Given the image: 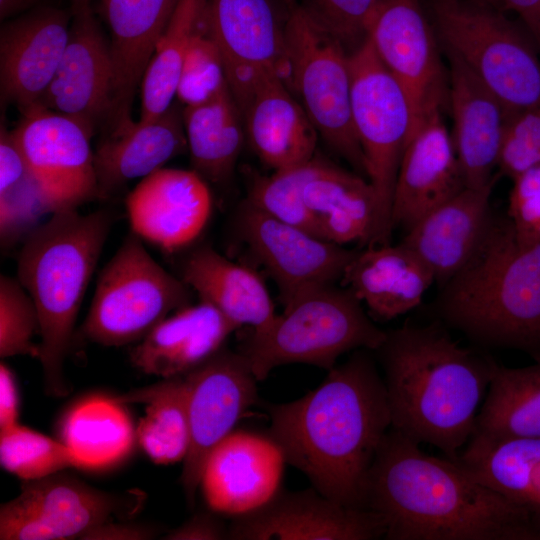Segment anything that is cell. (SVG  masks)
Returning <instances> with one entry per match:
<instances>
[{
    "label": "cell",
    "mask_w": 540,
    "mask_h": 540,
    "mask_svg": "<svg viewBox=\"0 0 540 540\" xmlns=\"http://www.w3.org/2000/svg\"><path fill=\"white\" fill-rule=\"evenodd\" d=\"M116 399L90 397L67 412L60 426L61 441L83 461L85 468L113 464L131 449V421Z\"/></svg>",
    "instance_id": "36"
},
{
    "label": "cell",
    "mask_w": 540,
    "mask_h": 540,
    "mask_svg": "<svg viewBox=\"0 0 540 540\" xmlns=\"http://www.w3.org/2000/svg\"><path fill=\"white\" fill-rule=\"evenodd\" d=\"M0 463L23 481L41 479L83 461L63 441L18 424L0 432Z\"/></svg>",
    "instance_id": "38"
},
{
    "label": "cell",
    "mask_w": 540,
    "mask_h": 540,
    "mask_svg": "<svg viewBox=\"0 0 540 540\" xmlns=\"http://www.w3.org/2000/svg\"><path fill=\"white\" fill-rule=\"evenodd\" d=\"M305 16L353 52L367 39L379 0H296Z\"/></svg>",
    "instance_id": "43"
},
{
    "label": "cell",
    "mask_w": 540,
    "mask_h": 540,
    "mask_svg": "<svg viewBox=\"0 0 540 540\" xmlns=\"http://www.w3.org/2000/svg\"><path fill=\"white\" fill-rule=\"evenodd\" d=\"M115 213L101 209L54 212L24 239L17 278L31 296L39 317V357L47 395L69 393L63 374L75 322Z\"/></svg>",
    "instance_id": "5"
},
{
    "label": "cell",
    "mask_w": 540,
    "mask_h": 540,
    "mask_svg": "<svg viewBox=\"0 0 540 540\" xmlns=\"http://www.w3.org/2000/svg\"><path fill=\"white\" fill-rule=\"evenodd\" d=\"M177 103L154 120L131 121L113 130L94 151L100 199L124 184L144 178L188 150L183 115Z\"/></svg>",
    "instance_id": "30"
},
{
    "label": "cell",
    "mask_w": 540,
    "mask_h": 540,
    "mask_svg": "<svg viewBox=\"0 0 540 540\" xmlns=\"http://www.w3.org/2000/svg\"><path fill=\"white\" fill-rule=\"evenodd\" d=\"M434 281L428 265L402 242L358 250L341 279L373 316L385 321L417 307Z\"/></svg>",
    "instance_id": "29"
},
{
    "label": "cell",
    "mask_w": 540,
    "mask_h": 540,
    "mask_svg": "<svg viewBox=\"0 0 540 540\" xmlns=\"http://www.w3.org/2000/svg\"><path fill=\"white\" fill-rule=\"evenodd\" d=\"M230 90L223 57L212 34L209 9L193 34L182 67L176 98L184 107L208 102Z\"/></svg>",
    "instance_id": "39"
},
{
    "label": "cell",
    "mask_w": 540,
    "mask_h": 540,
    "mask_svg": "<svg viewBox=\"0 0 540 540\" xmlns=\"http://www.w3.org/2000/svg\"><path fill=\"white\" fill-rule=\"evenodd\" d=\"M440 321L475 344L540 361V243L521 249L507 218H495L471 261L441 287Z\"/></svg>",
    "instance_id": "4"
},
{
    "label": "cell",
    "mask_w": 540,
    "mask_h": 540,
    "mask_svg": "<svg viewBox=\"0 0 540 540\" xmlns=\"http://www.w3.org/2000/svg\"><path fill=\"white\" fill-rule=\"evenodd\" d=\"M285 463L268 435L233 430L209 453L199 488L212 512L240 516L276 495Z\"/></svg>",
    "instance_id": "19"
},
{
    "label": "cell",
    "mask_w": 540,
    "mask_h": 540,
    "mask_svg": "<svg viewBox=\"0 0 540 540\" xmlns=\"http://www.w3.org/2000/svg\"><path fill=\"white\" fill-rule=\"evenodd\" d=\"M166 540H220L228 539V528L213 513L195 514L179 527L167 533Z\"/></svg>",
    "instance_id": "46"
},
{
    "label": "cell",
    "mask_w": 540,
    "mask_h": 540,
    "mask_svg": "<svg viewBox=\"0 0 540 540\" xmlns=\"http://www.w3.org/2000/svg\"><path fill=\"white\" fill-rule=\"evenodd\" d=\"M237 230L276 283L283 306L305 291L341 281L358 251L319 238L246 201L237 215Z\"/></svg>",
    "instance_id": "14"
},
{
    "label": "cell",
    "mask_w": 540,
    "mask_h": 540,
    "mask_svg": "<svg viewBox=\"0 0 540 540\" xmlns=\"http://www.w3.org/2000/svg\"><path fill=\"white\" fill-rule=\"evenodd\" d=\"M191 301L192 289L157 263L131 231L99 273L79 334L107 347L138 343Z\"/></svg>",
    "instance_id": "8"
},
{
    "label": "cell",
    "mask_w": 540,
    "mask_h": 540,
    "mask_svg": "<svg viewBox=\"0 0 540 540\" xmlns=\"http://www.w3.org/2000/svg\"><path fill=\"white\" fill-rule=\"evenodd\" d=\"M365 507L386 540H540V521L456 461L390 427L368 473Z\"/></svg>",
    "instance_id": "2"
},
{
    "label": "cell",
    "mask_w": 540,
    "mask_h": 540,
    "mask_svg": "<svg viewBox=\"0 0 540 540\" xmlns=\"http://www.w3.org/2000/svg\"><path fill=\"white\" fill-rule=\"evenodd\" d=\"M386 335L348 288L333 284L292 299L268 326L251 331L240 352L259 382L287 364H309L329 371L347 352L376 351Z\"/></svg>",
    "instance_id": "6"
},
{
    "label": "cell",
    "mask_w": 540,
    "mask_h": 540,
    "mask_svg": "<svg viewBox=\"0 0 540 540\" xmlns=\"http://www.w3.org/2000/svg\"><path fill=\"white\" fill-rule=\"evenodd\" d=\"M507 217L521 249L540 243V165L514 178Z\"/></svg>",
    "instance_id": "45"
},
{
    "label": "cell",
    "mask_w": 540,
    "mask_h": 540,
    "mask_svg": "<svg viewBox=\"0 0 540 540\" xmlns=\"http://www.w3.org/2000/svg\"><path fill=\"white\" fill-rule=\"evenodd\" d=\"M307 162L274 171L269 176L252 175L245 201L281 221L321 238L316 222L302 198Z\"/></svg>",
    "instance_id": "40"
},
{
    "label": "cell",
    "mask_w": 540,
    "mask_h": 540,
    "mask_svg": "<svg viewBox=\"0 0 540 540\" xmlns=\"http://www.w3.org/2000/svg\"><path fill=\"white\" fill-rule=\"evenodd\" d=\"M369 352L355 350L314 390L267 407L268 436L286 463L324 496L365 509L368 473L391 427L384 380Z\"/></svg>",
    "instance_id": "1"
},
{
    "label": "cell",
    "mask_w": 540,
    "mask_h": 540,
    "mask_svg": "<svg viewBox=\"0 0 540 540\" xmlns=\"http://www.w3.org/2000/svg\"><path fill=\"white\" fill-rule=\"evenodd\" d=\"M181 0H102L110 29L113 63L111 117L118 128L129 123L130 109L156 43Z\"/></svg>",
    "instance_id": "27"
},
{
    "label": "cell",
    "mask_w": 540,
    "mask_h": 540,
    "mask_svg": "<svg viewBox=\"0 0 540 540\" xmlns=\"http://www.w3.org/2000/svg\"><path fill=\"white\" fill-rule=\"evenodd\" d=\"M501 11L519 16L525 26L540 40V0H490Z\"/></svg>",
    "instance_id": "49"
},
{
    "label": "cell",
    "mask_w": 540,
    "mask_h": 540,
    "mask_svg": "<svg viewBox=\"0 0 540 540\" xmlns=\"http://www.w3.org/2000/svg\"><path fill=\"white\" fill-rule=\"evenodd\" d=\"M212 34L240 110L257 83L287 74L286 0H208Z\"/></svg>",
    "instance_id": "13"
},
{
    "label": "cell",
    "mask_w": 540,
    "mask_h": 540,
    "mask_svg": "<svg viewBox=\"0 0 540 540\" xmlns=\"http://www.w3.org/2000/svg\"><path fill=\"white\" fill-rule=\"evenodd\" d=\"M19 422V394L12 370L0 364V432L8 430Z\"/></svg>",
    "instance_id": "47"
},
{
    "label": "cell",
    "mask_w": 540,
    "mask_h": 540,
    "mask_svg": "<svg viewBox=\"0 0 540 540\" xmlns=\"http://www.w3.org/2000/svg\"><path fill=\"white\" fill-rule=\"evenodd\" d=\"M455 461L540 521V438L474 434Z\"/></svg>",
    "instance_id": "32"
},
{
    "label": "cell",
    "mask_w": 540,
    "mask_h": 540,
    "mask_svg": "<svg viewBox=\"0 0 540 540\" xmlns=\"http://www.w3.org/2000/svg\"><path fill=\"white\" fill-rule=\"evenodd\" d=\"M40 324L36 306L18 278L0 277V357L18 355L39 357V344L33 342Z\"/></svg>",
    "instance_id": "42"
},
{
    "label": "cell",
    "mask_w": 540,
    "mask_h": 540,
    "mask_svg": "<svg viewBox=\"0 0 540 540\" xmlns=\"http://www.w3.org/2000/svg\"><path fill=\"white\" fill-rule=\"evenodd\" d=\"M153 528L132 523H115L112 520L89 530L84 540H146L155 537Z\"/></svg>",
    "instance_id": "48"
},
{
    "label": "cell",
    "mask_w": 540,
    "mask_h": 540,
    "mask_svg": "<svg viewBox=\"0 0 540 540\" xmlns=\"http://www.w3.org/2000/svg\"><path fill=\"white\" fill-rule=\"evenodd\" d=\"M385 524L370 509L342 505L314 487L281 491L263 506L240 516L228 527L234 540H376Z\"/></svg>",
    "instance_id": "17"
},
{
    "label": "cell",
    "mask_w": 540,
    "mask_h": 540,
    "mask_svg": "<svg viewBox=\"0 0 540 540\" xmlns=\"http://www.w3.org/2000/svg\"><path fill=\"white\" fill-rule=\"evenodd\" d=\"M427 3L445 53L459 60L509 114L540 108V60L503 11L473 0Z\"/></svg>",
    "instance_id": "7"
},
{
    "label": "cell",
    "mask_w": 540,
    "mask_h": 540,
    "mask_svg": "<svg viewBox=\"0 0 540 540\" xmlns=\"http://www.w3.org/2000/svg\"><path fill=\"white\" fill-rule=\"evenodd\" d=\"M237 328L200 301L166 317L130 349L134 367L163 378L184 376L208 360Z\"/></svg>",
    "instance_id": "28"
},
{
    "label": "cell",
    "mask_w": 540,
    "mask_h": 540,
    "mask_svg": "<svg viewBox=\"0 0 540 540\" xmlns=\"http://www.w3.org/2000/svg\"><path fill=\"white\" fill-rule=\"evenodd\" d=\"M208 14V0H181L141 81V122L162 115L173 104L190 40Z\"/></svg>",
    "instance_id": "37"
},
{
    "label": "cell",
    "mask_w": 540,
    "mask_h": 540,
    "mask_svg": "<svg viewBox=\"0 0 540 540\" xmlns=\"http://www.w3.org/2000/svg\"><path fill=\"white\" fill-rule=\"evenodd\" d=\"M473 1H482V2H488L491 4L490 0H473Z\"/></svg>",
    "instance_id": "51"
},
{
    "label": "cell",
    "mask_w": 540,
    "mask_h": 540,
    "mask_svg": "<svg viewBox=\"0 0 540 540\" xmlns=\"http://www.w3.org/2000/svg\"><path fill=\"white\" fill-rule=\"evenodd\" d=\"M125 204L132 232L174 253L202 232L212 197L196 171L162 167L142 178Z\"/></svg>",
    "instance_id": "21"
},
{
    "label": "cell",
    "mask_w": 540,
    "mask_h": 540,
    "mask_svg": "<svg viewBox=\"0 0 540 540\" xmlns=\"http://www.w3.org/2000/svg\"><path fill=\"white\" fill-rule=\"evenodd\" d=\"M539 165L540 108L509 114L498 160V174L512 179Z\"/></svg>",
    "instance_id": "44"
},
{
    "label": "cell",
    "mask_w": 540,
    "mask_h": 540,
    "mask_svg": "<svg viewBox=\"0 0 540 540\" xmlns=\"http://www.w3.org/2000/svg\"><path fill=\"white\" fill-rule=\"evenodd\" d=\"M183 378L191 443L180 479L192 506L209 453L256 403L258 380L240 351L224 347Z\"/></svg>",
    "instance_id": "12"
},
{
    "label": "cell",
    "mask_w": 540,
    "mask_h": 540,
    "mask_svg": "<svg viewBox=\"0 0 540 540\" xmlns=\"http://www.w3.org/2000/svg\"><path fill=\"white\" fill-rule=\"evenodd\" d=\"M349 59L353 128L364 155L366 177L377 193L385 222L393 230L394 188L414 123L411 103L367 39Z\"/></svg>",
    "instance_id": "10"
},
{
    "label": "cell",
    "mask_w": 540,
    "mask_h": 540,
    "mask_svg": "<svg viewBox=\"0 0 540 540\" xmlns=\"http://www.w3.org/2000/svg\"><path fill=\"white\" fill-rule=\"evenodd\" d=\"M446 55L454 149L466 187H482L498 175L495 169L509 112L459 60Z\"/></svg>",
    "instance_id": "25"
},
{
    "label": "cell",
    "mask_w": 540,
    "mask_h": 540,
    "mask_svg": "<svg viewBox=\"0 0 540 540\" xmlns=\"http://www.w3.org/2000/svg\"><path fill=\"white\" fill-rule=\"evenodd\" d=\"M367 40L407 93L414 129L423 115L442 107L448 96L438 38L421 1L379 0Z\"/></svg>",
    "instance_id": "15"
},
{
    "label": "cell",
    "mask_w": 540,
    "mask_h": 540,
    "mask_svg": "<svg viewBox=\"0 0 540 540\" xmlns=\"http://www.w3.org/2000/svg\"><path fill=\"white\" fill-rule=\"evenodd\" d=\"M142 502L140 492L112 494L59 473L22 481L20 493L0 507V539H82L113 516L133 515Z\"/></svg>",
    "instance_id": "11"
},
{
    "label": "cell",
    "mask_w": 540,
    "mask_h": 540,
    "mask_svg": "<svg viewBox=\"0 0 540 540\" xmlns=\"http://www.w3.org/2000/svg\"><path fill=\"white\" fill-rule=\"evenodd\" d=\"M113 79L110 46L89 1L74 0L66 47L39 103L93 130L104 116H111Z\"/></svg>",
    "instance_id": "18"
},
{
    "label": "cell",
    "mask_w": 540,
    "mask_h": 540,
    "mask_svg": "<svg viewBox=\"0 0 540 540\" xmlns=\"http://www.w3.org/2000/svg\"><path fill=\"white\" fill-rule=\"evenodd\" d=\"M71 15L45 7L2 26L0 84L2 101L21 111L39 103L66 47Z\"/></svg>",
    "instance_id": "23"
},
{
    "label": "cell",
    "mask_w": 540,
    "mask_h": 540,
    "mask_svg": "<svg viewBox=\"0 0 540 540\" xmlns=\"http://www.w3.org/2000/svg\"><path fill=\"white\" fill-rule=\"evenodd\" d=\"M540 438V361L511 368L497 364L473 435Z\"/></svg>",
    "instance_id": "35"
},
{
    "label": "cell",
    "mask_w": 540,
    "mask_h": 540,
    "mask_svg": "<svg viewBox=\"0 0 540 540\" xmlns=\"http://www.w3.org/2000/svg\"><path fill=\"white\" fill-rule=\"evenodd\" d=\"M499 176L485 186L466 187L418 221L402 240L441 287L471 261L486 239L495 219L490 197Z\"/></svg>",
    "instance_id": "24"
},
{
    "label": "cell",
    "mask_w": 540,
    "mask_h": 540,
    "mask_svg": "<svg viewBox=\"0 0 540 540\" xmlns=\"http://www.w3.org/2000/svg\"><path fill=\"white\" fill-rule=\"evenodd\" d=\"M22 113L13 136L29 169L53 195L59 209H77L100 199L90 146L93 130L40 103Z\"/></svg>",
    "instance_id": "16"
},
{
    "label": "cell",
    "mask_w": 540,
    "mask_h": 540,
    "mask_svg": "<svg viewBox=\"0 0 540 540\" xmlns=\"http://www.w3.org/2000/svg\"><path fill=\"white\" fill-rule=\"evenodd\" d=\"M60 210L45 185L30 169L8 188L0 190V240L7 249L33 231L43 216Z\"/></svg>",
    "instance_id": "41"
},
{
    "label": "cell",
    "mask_w": 540,
    "mask_h": 540,
    "mask_svg": "<svg viewBox=\"0 0 540 540\" xmlns=\"http://www.w3.org/2000/svg\"><path fill=\"white\" fill-rule=\"evenodd\" d=\"M286 3L285 84L326 144L366 176L364 155L352 123L350 53L314 25L296 0Z\"/></svg>",
    "instance_id": "9"
},
{
    "label": "cell",
    "mask_w": 540,
    "mask_h": 540,
    "mask_svg": "<svg viewBox=\"0 0 540 540\" xmlns=\"http://www.w3.org/2000/svg\"><path fill=\"white\" fill-rule=\"evenodd\" d=\"M540 41V40H539Z\"/></svg>",
    "instance_id": "52"
},
{
    "label": "cell",
    "mask_w": 540,
    "mask_h": 540,
    "mask_svg": "<svg viewBox=\"0 0 540 540\" xmlns=\"http://www.w3.org/2000/svg\"><path fill=\"white\" fill-rule=\"evenodd\" d=\"M302 198L322 239L339 245L389 244L392 230L374 187L362 175L315 155L306 163Z\"/></svg>",
    "instance_id": "22"
},
{
    "label": "cell",
    "mask_w": 540,
    "mask_h": 540,
    "mask_svg": "<svg viewBox=\"0 0 540 540\" xmlns=\"http://www.w3.org/2000/svg\"><path fill=\"white\" fill-rule=\"evenodd\" d=\"M182 110L193 170L205 181L227 182L246 137L241 112L230 90Z\"/></svg>",
    "instance_id": "33"
},
{
    "label": "cell",
    "mask_w": 540,
    "mask_h": 540,
    "mask_svg": "<svg viewBox=\"0 0 540 540\" xmlns=\"http://www.w3.org/2000/svg\"><path fill=\"white\" fill-rule=\"evenodd\" d=\"M376 350L391 427L455 461L472 437L497 362L460 346L444 324L405 323Z\"/></svg>",
    "instance_id": "3"
},
{
    "label": "cell",
    "mask_w": 540,
    "mask_h": 540,
    "mask_svg": "<svg viewBox=\"0 0 540 540\" xmlns=\"http://www.w3.org/2000/svg\"><path fill=\"white\" fill-rule=\"evenodd\" d=\"M441 107L422 116L405 146L394 188L391 219L409 231L466 188Z\"/></svg>",
    "instance_id": "20"
},
{
    "label": "cell",
    "mask_w": 540,
    "mask_h": 540,
    "mask_svg": "<svg viewBox=\"0 0 540 540\" xmlns=\"http://www.w3.org/2000/svg\"><path fill=\"white\" fill-rule=\"evenodd\" d=\"M115 399L122 404H145L135 435L154 463L169 465L185 460L191 436L183 376L163 378Z\"/></svg>",
    "instance_id": "34"
},
{
    "label": "cell",
    "mask_w": 540,
    "mask_h": 540,
    "mask_svg": "<svg viewBox=\"0 0 540 540\" xmlns=\"http://www.w3.org/2000/svg\"><path fill=\"white\" fill-rule=\"evenodd\" d=\"M38 0H0V18L4 20L31 7Z\"/></svg>",
    "instance_id": "50"
},
{
    "label": "cell",
    "mask_w": 540,
    "mask_h": 540,
    "mask_svg": "<svg viewBox=\"0 0 540 540\" xmlns=\"http://www.w3.org/2000/svg\"><path fill=\"white\" fill-rule=\"evenodd\" d=\"M240 112L251 149L273 171L303 164L316 155L319 134L279 76L260 80Z\"/></svg>",
    "instance_id": "26"
},
{
    "label": "cell",
    "mask_w": 540,
    "mask_h": 540,
    "mask_svg": "<svg viewBox=\"0 0 540 540\" xmlns=\"http://www.w3.org/2000/svg\"><path fill=\"white\" fill-rule=\"evenodd\" d=\"M180 278L237 329L261 330L277 315L263 279L209 246L197 247L183 258Z\"/></svg>",
    "instance_id": "31"
}]
</instances>
